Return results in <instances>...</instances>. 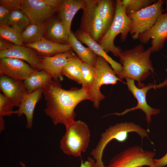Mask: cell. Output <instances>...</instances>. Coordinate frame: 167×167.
<instances>
[{"mask_svg":"<svg viewBox=\"0 0 167 167\" xmlns=\"http://www.w3.org/2000/svg\"><path fill=\"white\" fill-rule=\"evenodd\" d=\"M33 49L24 45H15L10 48L0 50V58H13L25 61L37 70L41 57Z\"/></svg>","mask_w":167,"mask_h":167,"instance_id":"cell-17","label":"cell"},{"mask_svg":"<svg viewBox=\"0 0 167 167\" xmlns=\"http://www.w3.org/2000/svg\"><path fill=\"white\" fill-rule=\"evenodd\" d=\"M97 0H87L82 10L79 29L98 42L105 33L104 24L97 11Z\"/></svg>","mask_w":167,"mask_h":167,"instance_id":"cell-10","label":"cell"},{"mask_svg":"<svg viewBox=\"0 0 167 167\" xmlns=\"http://www.w3.org/2000/svg\"><path fill=\"white\" fill-rule=\"evenodd\" d=\"M22 0H0V5H2L11 11L21 10Z\"/></svg>","mask_w":167,"mask_h":167,"instance_id":"cell-32","label":"cell"},{"mask_svg":"<svg viewBox=\"0 0 167 167\" xmlns=\"http://www.w3.org/2000/svg\"><path fill=\"white\" fill-rule=\"evenodd\" d=\"M82 87L90 89L93 84L96 75L95 66L83 62L81 66Z\"/></svg>","mask_w":167,"mask_h":167,"instance_id":"cell-29","label":"cell"},{"mask_svg":"<svg viewBox=\"0 0 167 167\" xmlns=\"http://www.w3.org/2000/svg\"><path fill=\"white\" fill-rule=\"evenodd\" d=\"M36 70L20 59L9 58H0V75L24 81Z\"/></svg>","mask_w":167,"mask_h":167,"instance_id":"cell-13","label":"cell"},{"mask_svg":"<svg viewBox=\"0 0 167 167\" xmlns=\"http://www.w3.org/2000/svg\"><path fill=\"white\" fill-rule=\"evenodd\" d=\"M116 1L112 0H97L98 12L104 24L105 33L113 20L116 11Z\"/></svg>","mask_w":167,"mask_h":167,"instance_id":"cell-23","label":"cell"},{"mask_svg":"<svg viewBox=\"0 0 167 167\" xmlns=\"http://www.w3.org/2000/svg\"><path fill=\"white\" fill-rule=\"evenodd\" d=\"M132 23V20L126 14L121 0H116V11L113 21L98 43L106 52H110L115 56L118 57L119 54L123 51L119 47L115 45L114 39L118 34H120L121 41H125L130 33Z\"/></svg>","mask_w":167,"mask_h":167,"instance_id":"cell-4","label":"cell"},{"mask_svg":"<svg viewBox=\"0 0 167 167\" xmlns=\"http://www.w3.org/2000/svg\"><path fill=\"white\" fill-rule=\"evenodd\" d=\"M52 76L44 70H37L23 81L28 93L42 88L52 80Z\"/></svg>","mask_w":167,"mask_h":167,"instance_id":"cell-22","label":"cell"},{"mask_svg":"<svg viewBox=\"0 0 167 167\" xmlns=\"http://www.w3.org/2000/svg\"><path fill=\"white\" fill-rule=\"evenodd\" d=\"M12 11L6 7L0 5V24H6Z\"/></svg>","mask_w":167,"mask_h":167,"instance_id":"cell-33","label":"cell"},{"mask_svg":"<svg viewBox=\"0 0 167 167\" xmlns=\"http://www.w3.org/2000/svg\"><path fill=\"white\" fill-rule=\"evenodd\" d=\"M152 52L150 47L145 50L140 44L132 49L122 51L118 55L122 69L117 77L121 80L128 78L136 81L140 87L144 84L141 82L145 79L154 68L150 57Z\"/></svg>","mask_w":167,"mask_h":167,"instance_id":"cell-2","label":"cell"},{"mask_svg":"<svg viewBox=\"0 0 167 167\" xmlns=\"http://www.w3.org/2000/svg\"><path fill=\"white\" fill-rule=\"evenodd\" d=\"M80 167H96L95 160L92 157L88 156L84 162L81 160Z\"/></svg>","mask_w":167,"mask_h":167,"instance_id":"cell-35","label":"cell"},{"mask_svg":"<svg viewBox=\"0 0 167 167\" xmlns=\"http://www.w3.org/2000/svg\"><path fill=\"white\" fill-rule=\"evenodd\" d=\"M125 79L126 80V83L127 86L128 90L132 93L137 100V104L135 106L126 109L121 113H115L107 116L112 115L122 116L129 112L140 109L145 113L147 122L149 126L152 120V116L159 114L161 111L158 109L151 107L148 104L146 98L147 92L152 88H158L167 85V79L164 82L159 84L155 83H149L146 86L144 85L140 87H138L135 85L134 80L127 78Z\"/></svg>","mask_w":167,"mask_h":167,"instance_id":"cell-9","label":"cell"},{"mask_svg":"<svg viewBox=\"0 0 167 167\" xmlns=\"http://www.w3.org/2000/svg\"><path fill=\"white\" fill-rule=\"evenodd\" d=\"M31 23L26 15L21 10L12 11L6 24L21 33Z\"/></svg>","mask_w":167,"mask_h":167,"instance_id":"cell-27","label":"cell"},{"mask_svg":"<svg viewBox=\"0 0 167 167\" xmlns=\"http://www.w3.org/2000/svg\"><path fill=\"white\" fill-rule=\"evenodd\" d=\"M167 165V152L166 154L161 158L153 160L152 165L148 167H164Z\"/></svg>","mask_w":167,"mask_h":167,"instance_id":"cell-34","label":"cell"},{"mask_svg":"<svg viewBox=\"0 0 167 167\" xmlns=\"http://www.w3.org/2000/svg\"><path fill=\"white\" fill-rule=\"evenodd\" d=\"M65 127V133L60 142L61 150L68 155L80 156L86 151L90 141L91 133L88 126L79 120Z\"/></svg>","mask_w":167,"mask_h":167,"instance_id":"cell-5","label":"cell"},{"mask_svg":"<svg viewBox=\"0 0 167 167\" xmlns=\"http://www.w3.org/2000/svg\"><path fill=\"white\" fill-rule=\"evenodd\" d=\"M155 152L143 149L135 145L124 149L114 156L107 167H142L151 166L153 163Z\"/></svg>","mask_w":167,"mask_h":167,"instance_id":"cell-6","label":"cell"},{"mask_svg":"<svg viewBox=\"0 0 167 167\" xmlns=\"http://www.w3.org/2000/svg\"><path fill=\"white\" fill-rule=\"evenodd\" d=\"M0 88L15 106L19 107L24 96L27 93L23 81L4 75L0 76Z\"/></svg>","mask_w":167,"mask_h":167,"instance_id":"cell-15","label":"cell"},{"mask_svg":"<svg viewBox=\"0 0 167 167\" xmlns=\"http://www.w3.org/2000/svg\"><path fill=\"white\" fill-rule=\"evenodd\" d=\"M47 6L58 9L62 0H42Z\"/></svg>","mask_w":167,"mask_h":167,"instance_id":"cell-36","label":"cell"},{"mask_svg":"<svg viewBox=\"0 0 167 167\" xmlns=\"http://www.w3.org/2000/svg\"><path fill=\"white\" fill-rule=\"evenodd\" d=\"M165 4L166 5V9L167 10V0L166 1V2L165 3Z\"/></svg>","mask_w":167,"mask_h":167,"instance_id":"cell-38","label":"cell"},{"mask_svg":"<svg viewBox=\"0 0 167 167\" xmlns=\"http://www.w3.org/2000/svg\"><path fill=\"white\" fill-rule=\"evenodd\" d=\"M1 38L7 40L15 45H24L21 33L6 24H0Z\"/></svg>","mask_w":167,"mask_h":167,"instance_id":"cell-28","label":"cell"},{"mask_svg":"<svg viewBox=\"0 0 167 167\" xmlns=\"http://www.w3.org/2000/svg\"><path fill=\"white\" fill-rule=\"evenodd\" d=\"M42 88L36 89L26 94L22 98L18 109L14 111V114L20 117L24 114L26 118V127L28 129L32 126L33 113L35 106L41 99Z\"/></svg>","mask_w":167,"mask_h":167,"instance_id":"cell-16","label":"cell"},{"mask_svg":"<svg viewBox=\"0 0 167 167\" xmlns=\"http://www.w3.org/2000/svg\"><path fill=\"white\" fill-rule=\"evenodd\" d=\"M46 28L45 24L30 23L21 33L23 43H32L41 40L44 38Z\"/></svg>","mask_w":167,"mask_h":167,"instance_id":"cell-25","label":"cell"},{"mask_svg":"<svg viewBox=\"0 0 167 167\" xmlns=\"http://www.w3.org/2000/svg\"></svg>","mask_w":167,"mask_h":167,"instance_id":"cell-39","label":"cell"},{"mask_svg":"<svg viewBox=\"0 0 167 167\" xmlns=\"http://www.w3.org/2000/svg\"><path fill=\"white\" fill-rule=\"evenodd\" d=\"M138 39L143 44H147L151 39L152 52L161 49L167 40V13L161 15L153 26L140 34Z\"/></svg>","mask_w":167,"mask_h":167,"instance_id":"cell-11","label":"cell"},{"mask_svg":"<svg viewBox=\"0 0 167 167\" xmlns=\"http://www.w3.org/2000/svg\"><path fill=\"white\" fill-rule=\"evenodd\" d=\"M109 62L104 58L99 56L97 58L95 67L96 75L94 83L89 89L91 101L96 108L99 107L100 102L105 98L101 92L100 88L103 85L116 84L120 81Z\"/></svg>","mask_w":167,"mask_h":167,"instance_id":"cell-8","label":"cell"},{"mask_svg":"<svg viewBox=\"0 0 167 167\" xmlns=\"http://www.w3.org/2000/svg\"><path fill=\"white\" fill-rule=\"evenodd\" d=\"M21 10L31 23L36 24H45L58 10L47 6L42 0H22Z\"/></svg>","mask_w":167,"mask_h":167,"instance_id":"cell-12","label":"cell"},{"mask_svg":"<svg viewBox=\"0 0 167 167\" xmlns=\"http://www.w3.org/2000/svg\"><path fill=\"white\" fill-rule=\"evenodd\" d=\"M68 43L83 62L95 66L97 56L89 48L83 46L72 31L69 35Z\"/></svg>","mask_w":167,"mask_h":167,"instance_id":"cell-21","label":"cell"},{"mask_svg":"<svg viewBox=\"0 0 167 167\" xmlns=\"http://www.w3.org/2000/svg\"><path fill=\"white\" fill-rule=\"evenodd\" d=\"M82 62L75 55L72 57L62 69V75H65L77 83L81 84V66Z\"/></svg>","mask_w":167,"mask_h":167,"instance_id":"cell-26","label":"cell"},{"mask_svg":"<svg viewBox=\"0 0 167 167\" xmlns=\"http://www.w3.org/2000/svg\"><path fill=\"white\" fill-rule=\"evenodd\" d=\"M75 55L72 50L51 56L41 57L37 70L46 71L55 81H62L63 79L62 74V69L69 59Z\"/></svg>","mask_w":167,"mask_h":167,"instance_id":"cell-14","label":"cell"},{"mask_svg":"<svg viewBox=\"0 0 167 167\" xmlns=\"http://www.w3.org/2000/svg\"><path fill=\"white\" fill-rule=\"evenodd\" d=\"M42 93L46 101L44 111L55 126L59 124L68 126L75 120V109L81 102L91 101L89 89L82 87L66 90L62 88L59 81L52 79L42 88Z\"/></svg>","mask_w":167,"mask_h":167,"instance_id":"cell-1","label":"cell"},{"mask_svg":"<svg viewBox=\"0 0 167 167\" xmlns=\"http://www.w3.org/2000/svg\"><path fill=\"white\" fill-rule=\"evenodd\" d=\"M121 1L127 15L149 6L156 2L154 0H122Z\"/></svg>","mask_w":167,"mask_h":167,"instance_id":"cell-30","label":"cell"},{"mask_svg":"<svg viewBox=\"0 0 167 167\" xmlns=\"http://www.w3.org/2000/svg\"><path fill=\"white\" fill-rule=\"evenodd\" d=\"M25 45L43 55L42 57L51 56L73 50L69 44H59L44 38L37 41L26 44Z\"/></svg>","mask_w":167,"mask_h":167,"instance_id":"cell-20","label":"cell"},{"mask_svg":"<svg viewBox=\"0 0 167 167\" xmlns=\"http://www.w3.org/2000/svg\"><path fill=\"white\" fill-rule=\"evenodd\" d=\"M15 45L11 42L0 38V50L8 49Z\"/></svg>","mask_w":167,"mask_h":167,"instance_id":"cell-37","label":"cell"},{"mask_svg":"<svg viewBox=\"0 0 167 167\" xmlns=\"http://www.w3.org/2000/svg\"><path fill=\"white\" fill-rule=\"evenodd\" d=\"M47 33L49 40L59 44H69V35L59 19H54L50 22Z\"/></svg>","mask_w":167,"mask_h":167,"instance_id":"cell-24","label":"cell"},{"mask_svg":"<svg viewBox=\"0 0 167 167\" xmlns=\"http://www.w3.org/2000/svg\"><path fill=\"white\" fill-rule=\"evenodd\" d=\"M165 1L159 0L150 6L128 15L132 21L130 34L134 40L139 35L151 28L155 24L165 10L163 5Z\"/></svg>","mask_w":167,"mask_h":167,"instance_id":"cell-7","label":"cell"},{"mask_svg":"<svg viewBox=\"0 0 167 167\" xmlns=\"http://www.w3.org/2000/svg\"><path fill=\"white\" fill-rule=\"evenodd\" d=\"M131 132L137 133L142 140L144 138H147L153 144L148 137L149 131L133 122H125L110 126L101 134L96 147L90 152L95 161L96 167H106L102 160L103 154L104 149L110 141L114 139L119 142H124L127 139L128 133Z\"/></svg>","mask_w":167,"mask_h":167,"instance_id":"cell-3","label":"cell"},{"mask_svg":"<svg viewBox=\"0 0 167 167\" xmlns=\"http://www.w3.org/2000/svg\"><path fill=\"white\" fill-rule=\"evenodd\" d=\"M15 106L3 93H0V119L4 116H10L14 114Z\"/></svg>","mask_w":167,"mask_h":167,"instance_id":"cell-31","label":"cell"},{"mask_svg":"<svg viewBox=\"0 0 167 167\" xmlns=\"http://www.w3.org/2000/svg\"><path fill=\"white\" fill-rule=\"evenodd\" d=\"M87 0H62L57 11L59 19L64 25L67 33L71 32V22L75 15L86 5Z\"/></svg>","mask_w":167,"mask_h":167,"instance_id":"cell-18","label":"cell"},{"mask_svg":"<svg viewBox=\"0 0 167 167\" xmlns=\"http://www.w3.org/2000/svg\"><path fill=\"white\" fill-rule=\"evenodd\" d=\"M74 34L79 41L87 45L96 55L102 57L107 60L117 76L120 73L122 69V65L109 56L98 42L79 28L75 31Z\"/></svg>","mask_w":167,"mask_h":167,"instance_id":"cell-19","label":"cell"}]
</instances>
